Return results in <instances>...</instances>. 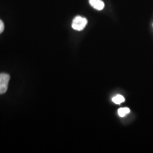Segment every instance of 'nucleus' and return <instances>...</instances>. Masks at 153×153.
Returning <instances> with one entry per match:
<instances>
[{"instance_id": "obj_2", "label": "nucleus", "mask_w": 153, "mask_h": 153, "mask_svg": "<svg viewBox=\"0 0 153 153\" xmlns=\"http://www.w3.org/2000/svg\"><path fill=\"white\" fill-rule=\"evenodd\" d=\"M10 76L8 74L0 73V94H3L8 89Z\"/></svg>"}, {"instance_id": "obj_4", "label": "nucleus", "mask_w": 153, "mask_h": 153, "mask_svg": "<svg viewBox=\"0 0 153 153\" xmlns=\"http://www.w3.org/2000/svg\"><path fill=\"white\" fill-rule=\"evenodd\" d=\"M112 101L116 104H120L125 101V98L122 95L118 94L112 98Z\"/></svg>"}, {"instance_id": "obj_6", "label": "nucleus", "mask_w": 153, "mask_h": 153, "mask_svg": "<svg viewBox=\"0 0 153 153\" xmlns=\"http://www.w3.org/2000/svg\"><path fill=\"white\" fill-rule=\"evenodd\" d=\"M4 25L2 21L0 20V34L4 31Z\"/></svg>"}, {"instance_id": "obj_3", "label": "nucleus", "mask_w": 153, "mask_h": 153, "mask_svg": "<svg viewBox=\"0 0 153 153\" xmlns=\"http://www.w3.org/2000/svg\"><path fill=\"white\" fill-rule=\"evenodd\" d=\"M89 4L97 10H102L104 8V3L102 0H89Z\"/></svg>"}, {"instance_id": "obj_1", "label": "nucleus", "mask_w": 153, "mask_h": 153, "mask_svg": "<svg viewBox=\"0 0 153 153\" xmlns=\"http://www.w3.org/2000/svg\"><path fill=\"white\" fill-rule=\"evenodd\" d=\"M87 24V20L85 17H82L80 16H76L75 18L73 19L72 24V27L74 30H82L85 28V26Z\"/></svg>"}, {"instance_id": "obj_5", "label": "nucleus", "mask_w": 153, "mask_h": 153, "mask_svg": "<svg viewBox=\"0 0 153 153\" xmlns=\"http://www.w3.org/2000/svg\"><path fill=\"white\" fill-rule=\"evenodd\" d=\"M130 112H131V110H130L129 108H127V107H125V108H120L118 110V114L120 117H125L126 115L128 114Z\"/></svg>"}]
</instances>
